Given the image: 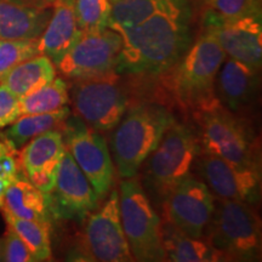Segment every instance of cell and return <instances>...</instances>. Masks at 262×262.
Segmentation results:
<instances>
[{
	"instance_id": "ffe728a7",
	"label": "cell",
	"mask_w": 262,
	"mask_h": 262,
	"mask_svg": "<svg viewBox=\"0 0 262 262\" xmlns=\"http://www.w3.org/2000/svg\"><path fill=\"white\" fill-rule=\"evenodd\" d=\"M51 16V9H34L0 0V39H39Z\"/></svg>"
},
{
	"instance_id": "7c38bea8",
	"label": "cell",
	"mask_w": 262,
	"mask_h": 262,
	"mask_svg": "<svg viewBox=\"0 0 262 262\" xmlns=\"http://www.w3.org/2000/svg\"><path fill=\"white\" fill-rule=\"evenodd\" d=\"M198 25L214 34L226 57L261 71L262 14L221 17L211 12H201Z\"/></svg>"
},
{
	"instance_id": "3957f363",
	"label": "cell",
	"mask_w": 262,
	"mask_h": 262,
	"mask_svg": "<svg viewBox=\"0 0 262 262\" xmlns=\"http://www.w3.org/2000/svg\"><path fill=\"white\" fill-rule=\"evenodd\" d=\"M176 122L168 103L146 100L127 107L110 136L111 157L122 179L137 175L150 153L159 145L164 134Z\"/></svg>"
},
{
	"instance_id": "9c48e42d",
	"label": "cell",
	"mask_w": 262,
	"mask_h": 262,
	"mask_svg": "<svg viewBox=\"0 0 262 262\" xmlns=\"http://www.w3.org/2000/svg\"><path fill=\"white\" fill-rule=\"evenodd\" d=\"M61 131L66 149L89 180L98 199L103 201L114 182V164L106 139L75 114L66 119Z\"/></svg>"
},
{
	"instance_id": "4dcf8cb0",
	"label": "cell",
	"mask_w": 262,
	"mask_h": 262,
	"mask_svg": "<svg viewBox=\"0 0 262 262\" xmlns=\"http://www.w3.org/2000/svg\"><path fill=\"white\" fill-rule=\"evenodd\" d=\"M22 171L19 150L0 140V179L11 182Z\"/></svg>"
},
{
	"instance_id": "d6986e66",
	"label": "cell",
	"mask_w": 262,
	"mask_h": 262,
	"mask_svg": "<svg viewBox=\"0 0 262 262\" xmlns=\"http://www.w3.org/2000/svg\"><path fill=\"white\" fill-rule=\"evenodd\" d=\"M0 210L8 211L19 219L51 225L52 214L49 193L35 187L24 171L10 182Z\"/></svg>"
},
{
	"instance_id": "ba28073f",
	"label": "cell",
	"mask_w": 262,
	"mask_h": 262,
	"mask_svg": "<svg viewBox=\"0 0 262 262\" xmlns=\"http://www.w3.org/2000/svg\"><path fill=\"white\" fill-rule=\"evenodd\" d=\"M70 102L74 114L97 131H111L130 104L123 74L117 71L71 80Z\"/></svg>"
},
{
	"instance_id": "d590c367",
	"label": "cell",
	"mask_w": 262,
	"mask_h": 262,
	"mask_svg": "<svg viewBox=\"0 0 262 262\" xmlns=\"http://www.w3.org/2000/svg\"><path fill=\"white\" fill-rule=\"evenodd\" d=\"M0 250H2V241H0Z\"/></svg>"
},
{
	"instance_id": "30bf717a",
	"label": "cell",
	"mask_w": 262,
	"mask_h": 262,
	"mask_svg": "<svg viewBox=\"0 0 262 262\" xmlns=\"http://www.w3.org/2000/svg\"><path fill=\"white\" fill-rule=\"evenodd\" d=\"M85 228L77 256L83 261L126 262L133 261L119 212V196L112 189L98 206L85 219Z\"/></svg>"
},
{
	"instance_id": "1f68e13d",
	"label": "cell",
	"mask_w": 262,
	"mask_h": 262,
	"mask_svg": "<svg viewBox=\"0 0 262 262\" xmlns=\"http://www.w3.org/2000/svg\"><path fill=\"white\" fill-rule=\"evenodd\" d=\"M19 116V98L0 83V129L9 126Z\"/></svg>"
},
{
	"instance_id": "277c9868",
	"label": "cell",
	"mask_w": 262,
	"mask_h": 262,
	"mask_svg": "<svg viewBox=\"0 0 262 262\" xmlns=\"http://www.w3.org/2000/svg\"><path fill=\"white\" fill-rule=\"evenodd\" d=\"M262 226L254 205L215 198L214 211L205 239L226 261H258L262 249Z\"/></svg>"
},
{
	"instance_id": "83f0119b",
	"label": "cell",
	"mask_w": 262,
	"mask_h": 262,
	"mask_svg": "<svg viewBox=\"0 0 262 262\" xmlns=\"http://www.w3.org/2000/svg\"><path fill=\"white\" fill-rule=\"evenodd\" d=\"M39 54V39H0V81L16 66Z\"/></svg>"
},
{
	"instance_id": "e0dca14e",
	"label": "cell",
	"mask_w": 262,
	"mask_h": 262,
	"mask_svg": "<svg viewBox=\"0 0 262 262\" xmlns=\"http://www.w3.org/2000/svg\"><path fill=\"white\" fill-rule=\"evenodd\" d=\"M258 81L260 71L226 57L216 75V97L226 110L238 113L253 100Z\"/></svg>"
},
{
	"instance_id": "ac0fdd59",
	"label": "cell",
	"mask_w": 262,
	"mask_h": 262,
	"mask_svg": "<svg viewBox=\"0 0 262 262\" xmlns=\"http://www.w3.org/2000/svg\"><path fill=\"white\" fill-rule=\"evenodd\" d=\"M80 35L75 18V0H54L50 19L39 38V51L56 66Z\"/></svg>"
},
{
	"instance_id": "836d02e7",
	"label": "cell",
	"mask_w": 262,
	"mask_h": 262,
	"mask_svg": "<svg viewBox=\"0 0 262 262\" xmlns=\"http://www.w3.org/2000/svg\"><path fill=\"white\" fill-rule=\"evenodd\" d=\"M10 185V182L6 181V180L0 179V209L3 208V203H4V196H5V192L8 189Z\"/></svg>"
},
{
	"instance_id": "8992f818",
	"label": "cell",
	"mask_w": 262,
	"mask_h": 262,
	"mask_svg": "<svg viewBox=\"0 0 262 262\" xmlns=\"http://www.w3.org/2000/svg\"><path fill=\"white\" fill-rule=\"evenodd\" d=\"M199 152L220 157L242 166L261 168L260 150L247 122L221 103L192 117Z\"/></svg>"
},
{
	"instance_id": "4fadbf2b",
	"label": "cell",
	"mask_w": 262,
	"mask_h": 262,
	"mask_svg": "<svg viewBox=\"0 0 262 262\" xmlns=\"http://www.w3.org/2000/svg\"><path fill=\"white\" fill-rule=\"evenodd\" d=\"M122 50V37L113 29L81 33L70 51L56 64V70L70 80L101 75L117 70Z\"/></svg>"
},
{
	"instance_id": "5b68a950",
	"label": "cell",
	"mask_w": 262,
	"mask_h": 262,
	"mask_svg": "<svg viewBox=\"0 0 262 262\" xmlns=\"http://www.w3.org/2000/svg\"><path fill=\"white\" fill-rule=\"evenodd\" d=\"M198 153V137L194 127L176 120L142 164L145 187L158 204L162 205L173 187L192 173Z\"/></svg>"
},
{
	"instance_id": "9a60e30c",
	"label": "cell",
	"mask_w": 262,
	"mask_h": 262,
	"mask_svg": "<svg viewBox=\"0 0 262 262\" xmlns=\"http://www.w3.org/2000/svg\"><path fill=\"white\" fill-rule=\"evenodd\" d=\"M49 198L52 217L64 220L81 222L100 206L96 192L67 149Z\"/></svg>"
},
{
	"instance_id": "2e32d148",
	"label": "cell",
	"mask_w": 262,
	"mask_h": 262,
	"mask_svg": "<svg viewBox=\"0 0 262 262\" xmlns=\"http://www.w3.org/2000/svg\"><path fill=\"white\" fill-rule=\"evenodd\" d=\"M66 152L61 130L41 134L19 149L22 171L35 187L50 193L56 182L57 170Z\"/></svg>"
},
{
	"instance_id": "52a82bcc",
	"label": "cell",
	"mask_w": 262,
	"mask_h": 262,
	"mask_svg": "<svg viewBox=\"0 0 262 262\" xmlns=\"http://www.w3.org/2000/svg\"><path fill=\"white\" fill-rule=\"evenodd\" d=\"M118 196L123 231L134 260L166 261L162 241V219L136 176L120 181Z\"/></svg>"
},
{
	"instance_id": "603a6c76",
	"label": "cell",
	"mask_w": 262,
	"mask_h": 262,
	"mask_svg": "<svg viewBox=\"0 0 262 262\" xmlns=\"http://www.w3.org/2000/svg\"><path fill=\"white\" fill-rule=\"evenodd\" d=\"M56 66L45 55L28 58L16 66L0 81L18 98L40 89L56 77Z\"/></svg>"
},
{
	"instance_id": "8fae6325",
	"label": "cell",
	"mask_w": 262,
	"mask_h": 262,
	"mask_svg": "<svg viewBox=\"0 0 262 262\" xmlns=\"http://www.w3.org/2000/svg\"><path fill=\"white\" fill-rule=\"evenodd\" d=\"M192 170L217 199L256 205L261 198V168L242 166L199 152Z\"/></svg>"
},
{
	"instance_id": "d4e9b609",
	"label": "cell",
	"mask_w": 262,
	"mask_h": 262,
	"mask_svg": "<svg viewBox=\"0 0 262 262\" xmlns=\"http://www.w3.org/2000/svg\"><path fill=\"white\" fill-rule=\"evenodd\" d=\"M70 103L68 83L64 78L55 77L51 81L19 98V111L24 114L51 113Z\"/></svg>"
},
{
	"instance_id": "d6a6232c",
	"label": "cell",
	"mask_w": 262,
	"mask_h": 262,
	"mask_svg": "<svg viewBox=\"0 0 262 262\" xmlns=\"http://www.w3.org/2000/svg\"><path fill=\"white\" fill-rule=\"evenodd\" d=\"M9 2L34 9H51L54 4V0H9Z\"/></svg>"
},
{
	"instance_id": "44dd1931",
	"label": "cell",
	"mask_w": 262,
	"mask_h": 262,
	"mask_svg": "<svg viewBox=\"0 0 262 262\" xmlns=\"http://www.w3.org/2000/svg\"><path fill=\"white\" fill-rule=\"evenodd\" d=\"M162 241L166 254V261H226L224 255L216 250L206 239L189 237L164 217L162 219Z\"/></svg>"
},
{
	"instance_id": "f546056e",
	"label": "cell",
	"mask_w": 262,
	"mask_h": 262,
	"mask_svg": "<svg viewBox=\"0 0 262 262\" xmlns=\"http://www.w3.org/2000/svg\"><path fill=\"white\" fill-rule=\"evenodd\" d=\"M0 241H2L0 260L6 262H33L28 248L10 226L6 227L4 238Z\"/></svg>"
},
{
	"instance_id": "7a4b0ae2",
	"label": "cell",
	"mask_w": 262,
	"mask_h": 262,
	"mask_svg": "<svg viewBox=\"0 0 262 262\" xmlns=\"http://www.w3.org/2000/svg\"><path fill=\"white\" fill-rule=\"evenodd\" d=\"M225 58L214 34L199 26L188 51L171 70L158 77L164 97L191 117L219 104L215 80Z\"/></svg>"
},
{
	"instance_id": "484cf974",
	"label": "cell",
	"mask_w": 262,
	"mask_h": 262,
	"mask_svg": "<svg viewBox=\"0 0 262 262\" xmlns=\"http://www.w3.org/2000/svg\"><path fill=\"white\" fill-rule=\"evenodd\" d=\"M169 0H120L113 3L108 28L119 32L136 27L163 9Z\"/></svg>"
},
{
	"instance_id": "cb8c5ba5",
	"label": "cell",
	"mask_w": 262,
	"mask_h": 262,
	"mask_svg": "<svg viewBox=\"0 0 262 262\" xmlns=\"http://www.w3.org/2000/svg\"><path fill=\"white\" fill-rule=\"evenodd\" d=\"M6 225L10 226L24 241L26 247L31 253L33 261L42 262L50 261L51 242H50V225L42 222L26 220L11 215L10 212L2 210Z\"/></svg>"
},
{
	"instance_id": "4316f807",
	"label": "cell",
	"mask_w": 262,
	"mask_h": 262,
	"mask_svg": "<svg viewBox=\"0 0 262 262\" xmlns=\"http://www.w3.org/2000/svg\"><path fill=\"white\" fill-rule=\"evenodd\" d=\"M111 0H75V18L81 33H97L108 28Z\"/></svg>"
},
{
	"instance_id": "5bb4252c",
	"label": "cell",
	"mask_w": 262,
	"mask_h": 262,
	"mask_svg": "<svg viewBox=\"0 0 262 262\" xmlns=\"http://www.w3.org/2000/svg\"><path fill=\"white\" fill-rule=\"evenodd\" d=\"M214 202L215 196L205 183L189 173L163 202V217L189 237L204 238Z\"/></svg>"
},
{
	"instance_id": "e575fe53",
	"label": "cell",
	"mask_w": 262,
	"mask_h": 262,
	"mask_svg": "<svg viewBox=\"0 0 262 262\" xmlns=\"http://www.w3.org/2000/svg\"><path fill=\"white\" fill-rule=\"evenodd\" d=\"M117 2H120V0H111V3H112V4H113V3H117Z\"/></svg>"
},
{
	"instance_id": "7402d4cb",
	"label": "cell",
	"mask_w": 262,
	"mask_h": 262,
	"mask_svg": "<svg viewBox=\"0 0 262 262\" xmlns=\"http://www.w3.org/2000/svg\"><path fill=\"white\" fill-rule=\"evenodd\" d=\"M71 116V108L66 106L51 113L24 114L0 133V140L16 150L41 134L51 130H62L63 124Z\"/></svg>"
},
{
	"instance_id": "6da1fadb",
	"label": "cell",
	"mask_w": 262,
	"mask_h": 262,
	"mask_svg": "<svg viewBox=\"0 0 262 262\" xmlns=\"http://www.w3.org/2000/svg\"><path fill=\"white\" fill-rule=\"evenodd\" d=\"M198 15L192 0H169L145 22L119 31L122 50L117 72L153 78L171 70L195 39Z\"/></svg>"
},
{
	"instance_id": "f1b7e54d",
	"label": "cell",
	"mask_w": 262,
	"mask_h": 262,
	"mask_svg": "<svg viewBox=\"0 0 262 262\" xmlns=\"http://www.w3.org/2000/svg\"><path fill=\"white\" fill-rule=\"evenodd\" d=\"M196 10L201 12H211L221 17H239V16L262 14V0H192Z\"/></svg>"
}]
</instances>
